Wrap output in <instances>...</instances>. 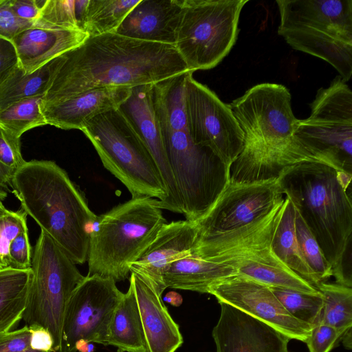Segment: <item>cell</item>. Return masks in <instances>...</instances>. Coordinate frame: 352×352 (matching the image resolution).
Returning <instances> with one entry per match:
<instances>
[{
	"mask_svg": "<svg viewBox=\"0 0 352 352\" xmlns=\"http://www.w3.org/2000/svg\"><path fill=\"white\" fill-rule=\"evenodd\" d=\"M190 72L175 45L116 33L88 36L61 55V62L41 105L63 101L98 88L154 84Z\"/></svg>",
	"mask_w": 352,
	"mask_h": 352,
	"instance_id": "obj_1",
	"label": "cell"
},
{
	"mask_svg": "<svg viewBox=\"0 0 352 352\" xmlns=\"http://www.w3.org/2000/svg\"><path fill=\"white\" fill-rule=\"evenodd\" d=\"M11 188L21 208L75 264L87 261L98 216L63 168L50 160L25 162L14 172Z\"/></svg>",
	"mask_w": 352,
	"mask_h": 352,
	"instance_id": "obj_2",
	"label": "cell"
},
{
	"mask_svg": "<svg viewBox=\"0 0 352 352\" xmlns=\"http://www.w3.org/2000/svg\"><path fill=\"white\" fill-rule=\"evenodd\" d=\"M320 162H304L283 170L277 180L332 268L336 283L352 287V204L336 177Z\"/></svg>",
	"mask_w": 352,
	"mask_h": 352,
	"instance_id": "obj_3",
	"label": "cell"
},
{
	"mask_svg": "<svg viewBox=\"0 0 352 352\" xmlns=\"http://www.w3.org/2000/svg\"><path fill=\"white\" fill-rule=\"evenodd\" d=\"M283 85H256L228 104L244 135L241 157L265 169L305 160L310 152L294 136L297 119Z\"/></svg>",
	"mask_w": 352,
	"mask_h": 352,
	"instance_id": "obj_4",
	"label": "cell"
},
{
	"mask_svg": "<svg viewBox=\"0 0 352 352\" xmlns=\"http://www.w3.org/2000/svg\"><path fill=\"white\" fill-rule=\"evenodd\" d=\"M286 205L284 197L267 213L239 228L198 234L192 252L233 267L237 275L268 287L318 294L314 285L290 270L274 253L273 239Z\"/></svg>",
	"mask_w": 352,
	"mask_h": 352,
	"instance_id": "obj_5",
	"label": "cell"
},
{
	"mask_svg": "<svg viewBox=\"0 0 352 352\" xmlns=\"http://www.w3.org/2000/svg\"><path fill=\"white\" fill-rule=\"evenodd\" d=\"M166 223L157 199L131 197L98 216L88 250L87 276L116 283L128 278L139 258Z\"/></svg>",
	"mask_w": 352,
	"mask_h": 352,
	"instance_id": "obj_6",
	"label": "cell"
},
{
	"mask_svg": "<svg viewBox=\"0 0 352 352\" xmlns=\"http://www.w3.org/2000/svg\"><path fill=\"white\" fill-rule=\"evenodd\" d=\"M278 34L293 49L352 76V0H276Z\"/></svg>",
	"mask_w": 352,
	"mask_h": 352,
	"instance_id": "obj_7",
	"label": "cell"
},
{
	"mask_svg": "<svg viewBox=\"0 0 352 352\" xmlns=\"http://www.w3.org/2000/svg\"><path fill=\"white\" fill-rule=\"evenodd\" d=\"M104 167L119 179L132 197L166 201V191L148 150L118 109L90 120L81 130Z\"/></svg>",
	"mask_w": 352,
	"mask_h": 352,
	"instance_id": "obj_8",
	"label": "cell"
},
{
	"mask_svg": "<svg viewBox=\"0 0 352 352\" xmlns=\"http://www.w3.org/2000/svg\"><path fill=\"white\" fill-rule=\"evenodd\" d=\"M67 255L41 231L32 257V277L22 320L46 329L59 352L67 302L83 276Z\"/></svg>",
	"mask_w": 352,
	"mask_h": 352,
	"instance_id": "obj_9",
	"label": "cell"
},
{
	"mask_svg": "<svg viewBox=\"0 0 352 352\" xmlns=\"http://www.w3.org/2000/svg\"><path fill=\"white\" fill-rule=\"evenodd\" d=\"M248 0H183L175 47L189 71L214 68L229 54Z\"/></svg>",
	"mask_w": 352,
	"mask_h": 352,
	"instance_id": "obj_10",
	"label": "cell"
},
{
	"mask_svg": "<svg viewBox=\"0 0 352 352\" xmlns=\"http://www.w3.org/2000/svg\"><path fill=\"white\" fill-rule=\"evenodd\" d=\"M294 136L321 162L352 173V91L340 76L319 89Z\"/></svg>",
	"mask_w": 352,
	"mask_h": 352,
	"instance_id": "obj_11",
	"label": "cell"
},
{
	"mask_svg": "<svg viewBox=\"0 0 352 352\" xmlns=\"http://www.w3.org/2000/svg\"><path fill=\"white\" fill-rule=\"evenodd\" d=\"M189 72L186 81V111L192 142L212 151L226 166L243 147L244 135L230 106Z\"/></svg>",
	"mask_w": 352,
	"mask_h": 352,
	"instance_id": "obj_12",
	"label": "cell"
},
{
	"mask_svg": "<svg viewBox=\"0 0 352 352\" xmlns=\"http://www.w3.org/2000/svg\"><path fill=\"white\" fill-rule=\"evenodd\" d=\"M123 294L112 279L85 276L67 302L59 352H76L80 339L107 346L110 322Z\"/></svg>",
	"mask_w": 352,
	"mask_h": 352,
	"instance_id": "obj_13",
	"label": "cell"
},
{
	"mask_svg": "<svg viewBox=\"0 0 352 352\" xmlns=\"http://www.w3.org/2000/svg\"><path fill=\"white\" fill-rule=\"evenodd\" d=\"M277 179L252 183L230 181L207 212L196 221L198 234L231 230L270 211L280 201Z\"/></svg>",
	"mask_w": 352,
	"mask_h": 352,
	"instance_id": "obj_14",
	"label": "cell"
},
{
	"mask_svg": "<svg viewBox=\"0 0 352 352\" xmlns=\"http://www.w3.org/2000/svg\"><path fill=\"white\" fill-rule=\"evenodd\" d=\"M208 294L219 302L266 323L290 340L305 342L313 328L290 315L268 286L248 278L229 277L211 286Z\"/></svg>",
	"mask_w": 352,
	"mask_h": 352,
	"instance_id": "obj_15",
	"label": "cell"
},
{
	"mask_svg": "<svg viewBox=\"0 0 352 352\" xmlns=\"http://www.w3.org/2000/svg\"><path fill=\"white\" fill-rule=\"evenodd\" d=\"M153 84L135 86L118 109L144 144L157 166L167 197L160 206L164 210L182 214V205L171 171L159 122L151 98Z\"/></svg>",
	"mask_w": 352,
	"mask_h": 352,
	"instance_id": "obj_16",
	"label": "cell"
},
{
	"mask_svg": "<svg viewBox=\"0 0 352 352\" xmlns=\"http://www.w3.org/2000/svg\"><path fill=\"white\" fill-rule=\"evenodd\" d=\"M212 331L216 352H289V338L266 323L223 302Z\"/></svg>",
	"mask_w": 352,
	"mask_h": 352,
	"instance_id": "obj_17",
	"label": "cell"
},
{
	"mask_svg": "<svg viewBox=\"0 0 352 352\" xmlns=\"http://www.w3.org/2000/svg\"><path fill=\"white\" fill-rule=\"evenodd\" d=\"M198 232L195 221L187 219L166 223L150 245L130 267L162 295L164 275L170 265L192 253Z\"/></svg>",
	"mask_w": 352,
	"mask_h": 352,
	"instance_id": "obj_18",
	"label": "cell"
},
{
	"mask_svg": "<svg viewBox=\"0 0 352 352\" xmlns=\"http://www.w3.org/2000/svg\"><path fill=\"white\" fill-rule=\"evenodd\" d=\"M129 283L136 298L142 325L145 352H175L184 340L162 295L146 280L131 273Z\"/></svg>",
	"mask_w": 352,
	"mask_h": 352,
	"instance_id": "obj_19",
	"label": "cell"
},
{
	"mask_svg": "<svg viewBox=\"0 0 352 352\" xmlns=\"http://www.w3.org/2000/svg\"><path fill=\"white\" fill-rule=\"evenodd\" d=\"M132 87L90 89L63 101L41 105L47 124L69 130H82L94 117L118 109L129 96Z\"/></svg>",
	"mask_w": 352,
	"mask_h": 352,
	"instance_id": "obj_20",
	"label": "cell"
},
{
	"mask_svg": "<svg viewBox=\"0 0 352 352\" xmlns=\"http://www.w3.org/2000/svg\"><path fill=\"white\" fill-rule=\"evenodd\" d=\"M183 0H141L114 33L144 41L175 45Z\"/></svg>",
	"mask_w": 352,
	"mask_h": 352,
	"instance_id": "obj_21",
	"label": "cell"
},
{
	"mask_svg": "<svg viewBox=\"0 0 352 352\" xmlns=\"http://www.w3.org/2000/svg\"><path fill=\"white\" fill-rule=\"evenodd\" d=\"M87 37L82 31L32 26L19 33L12 42L19 67L25 72L31 73L77 47Z\"/></svg>",
	"mask_w": 352,
	"mask_h": 352,
	"instance_id": "obj_22",
	"label": "cell"
},
{
	"mask_svg": "<svg viewBox=\"0 0 352 352\" xmlns=\"http://www.w3.org/2000/svg\"><path fill=\"white\" fill-rule=\"evenodd\" d=\"M237 275L228 265L204 259L192 252L172 263L164 275L166 288L208 294L213 285Z\"/></svg>",
	"mask_w": 352,
	"mask_h": 352,
	"instance_id": "obj_23",
	"label": "cell"
},
{
	"mask_svg": "<svg viewBox=\"0 0 352 352\" xmlns=\"http://www.w3.org/2000/svg\"><path fill=\"white\" fill-rule=\"evenodd\" d=\"M119 352H145L144 336L132 285L124 293L113 314L107 336V346Z\"/></svg>",
	"mask_w": 352,
	"mask_h": 352,
	"instance_id": "obj_24",
	"label": "cell"
},
{
	"mask_svg": "<svg viewBox=\"0 0 352 352\" xmlns=\"http://www.w3.org/2000/svg\"><path fill=\"white\" fill-rule=\"evenodd\" d=\"M188 72L152 85L153 106L161 130L188 131L186 81Z\"/></svg>",
	"mask_w": 352,
	"mask_h": 352,
	"instance_id": "obj_25",
	"label": "cell"
},
{
	"mask_svg": "<svg viewBox=\"0 0 352 352\" xmlns=\"http://www.w3.org/2000/svg\"><path fill=\"white\" fill-rule=\"evenodd\" d=\"M61 62V55L31 73L18 65L0 86V110L22 99L45 96Z\"/></svg>",
	"mask_w": 352,
	"mask_h": 352,
	"instance_id": "obj_26",
	"label": "cell"
},
{
	"mask_svg": "<svg viewBox=\"0 0 352 352\" xmlns=\"http://www.w3.org/2000/svg\"><path fill=\"white\" fill-rule=\"evenodd\" d=\"M32 269L0 270V333L12 330L25 311Z\"/></svg>",
	"mask_w": 352,
	"mask_h": 352,
	"instance_id": "obj_27",
	"label": "cell"
},
{
	"mask_svg": "<svg viewBox=\"0 0 352 352\" xmlns=\"http://www.w3.org/2000/svg\"><path fill=\"white\" fill-rule=\"evenodd\" d=\"M295 219L296 209L286 197L285 208L273 239V250L290 270L316 287L320 283L301 251L296 234Z\"/></svg>",
	"mask_w": 352,
	"mask_h": 352,
	"instance_id": "obj_28",
	"label": "cell"
},
{
	"mask_svg": "<svg viewBox=\"0 0 352 352\" xmlns=\"http://www.w3.org/2000/svg\"><path fill=\"white\" fill-rule=\"evenodd\" d=\"M140 1L89 0L83 19V31L88 36L114 33Z\"/></svg>",
	"mask_w": 352,
	"mask_h": 352,
	"instance_id": "obj_29",
	"label": "cell"
},
{
	"mask_svg": "<svg viewBox=\"0 0 352 352\" xmlns=\"http://www.w3.org/2000/svg\"><path fill=\"white\" fill-rule=\"evenodd\" d=\"M316 288L323 297V308L319 324L333 327L340 332L342 337L351 331L352 287L336 283L322 282Z\"/></svg>",
	"mask_w": 352,
	"mask_h": 352,
	"instance_id": "obj_30",
	"label": "cell"
},
{
	"mask_svg": "<svg viewBox=\"0 0 352 352\" xmlns=\"http://www.w3.org/2000/svg\"><path fill=\"white\" fill-rule=\"evenodd\" d=\"M88 1L45 0L34 26L84 32L83 19Z\"/></svg>",
	"mask_w": 352,
	"mask_h": 352,
	"instance_id": "obj_31",
	"label": "cell"
},
{
	"mask_svg": "<svg viewBox=\"0 0 352 352\" xmlns=\"http://www.w3.org/2000/svg\"><path fill=\"white\" fill-rule=\"evenodd\" d=\"M43 96L22 99L0 110V126L20 138L27 131L47 124L41 110Z\"/></svg>",
	"mask_w": 352,
	"mask_h": 352,
	"instance_id": "obj_32",
	"label": "cell"
},
{
	"mask_svg": "<svg viewBox=\"0 0 352 352\" xmlns=\"http://www.w3.org/2000/svg\"><path fill=\"white\" fill-rule=\"evenodd\" d=\"M269 287L294 318L311 327L319 324L323 308L321 293L311 294L285 288Z\"/></svg>",
	"mask_w": 352,
	"mask_h": 352,
	"instance_id": "obj_33",
	"label": "cell"
},
{
	"mask_svg": "<svg viewBox=\"0 0 352 352\" xmlns=\"http://www.w3.org/2000/svg\"><path fill=\"white\" fill-rule=\"evenodd\" d=\"M295 230L299 245L309 267L320 283L327 282L333 276L332 268L324 258L314 236L296 210Z\"/></svg>",
	"mask_w": 352,
	"mask_h": 352,
	"instance_id": "obj_34",
	"label": "cell"
},
{
	"mask_svg": "<svg viewBox=\"0 0 352 352\" xmlns=\"http://www.w3.org/2000/svg\"><path fill=\"white\" fill-rule=\"evenodd\" d=\"M28 214L21 208L10 210L0 200V270L10 267L9 245L21 232L28 231Z\"/></svg>",
	"mask_w": 352,
	"mask_h": 352,
	"instance_id": "obj_35",
	"label": "cell"
},
{
	"mask_svg": "<svg viewBox=\"0 0 352 352\" xmlns=\"http://www.w3.org/2000/svg\"><path fill=\"white\" fill-rule=\"evenodd\" d=\"M341 338L340 332L333 327L318 324L311 329L305 343L309 352H330Z\"/></svg>",
	"mask_w": 352,
	"mask_h": 352,
	"instance_id": "obj_36",
	"label": "cell"
},
{
	"mask_svg": "<svg viewBox=\"0 0 352 352\" xmlns=\"http://www.w3.org/2000/svg\"><path fill=\"white\" fill-rule=\"evenodd\" d=\"M25 162L21 151L20 138L0 126V162L16 171Z\"/></svg>",
	"mask_w": 352,
	"mask_h": 352,
	"instance_id": "obj_37",
	"label": "cell"
},
{
	"mask_svg": "<svg viewBox=\"0 0 352 352\" xmlns=\"http://www.w3.org/2000/svg\"><path fill=\"white\" fill-rule=\"evenodd\" d=\"M34 26L33 23L22 20L12 11L10 0H0V37L12 41L23 30Z\"/></svg>",
	"mask_w": 352,
	"mask_h": 352,
	"instance_id": "obj_38",
	"label": "cell"
},
{
	"mask_svg": "<svg viewBox=\"0 0 352 352\" xmlns=\"http://www.w3.org/2000/svg\"><path fill=\"white\" fill-rule=\"evenodd\" d=\"M10 267L26 270L32 266V248L28 230L21 232L10 243L8 250Z\"/></svg>",
	"mask_w": 352,
	"mask_h": 352,
	"instance_id": "obj_39",
	"label": "cell"
},
{
	"mask_svg": "<svg viewBox=\"0 0 352 352\" xmlns=\"http://www.w3.org/2000/svg\"><path fill=\"white\" fill-rule=\"evenodd\" d=\"M31 331L28 325L0 333V352H20L30 347Z\"/></svg>",
	"mask_w": 352,
	"mask_h": 352,
	"instance_id": "obj_40",
	"label": "cell"
},
{
	"mask_svg": "<svg viewBox=\"0 0 352 352\" xmlns=\"http://www.w3.org/2000/svg\"><path fill=\"white\" fill-rule=\"evenodd\" d=\"M18 65V56L12 42L0 37V86Z\"/></svg>",
	"mask_w": 352,
	"mask_h": 352,
	"instance_id": "obj_41",
	"label": "cell"
},
{
	"mask_svg": "<svg viewBox=\"0 0 352 352\" xmlns=\"http://www.w3.org/2000/svg\"><path fill=\"white\" fill-rule=\"evenodd\" d=\"M10 2L17 17L34 24L40 16L45 0H10Z\"/></svg>",
	"mask_w": 352,
	"mask_h": 352,
	"instance_id": "obj_42",
	"label": "cell"
},
{
	"mask_svg": "<svg viewBox=\"0 0 352 352\" xmlns=\"http://www.w3.org/2000/svg\"><path fill=\"white\" fill-rule=\"evenodd\" d=\"M31 331L30 347L36 350L53 352V339L44 328L38 326L29 327Z\"/></svg>",
	"mask_w": 352,
	"mask_h": 352,
	"instance_id": "obj_43",
	"label": "cell"
},
{
	"mask_svg": "<svg viewBox=\"0 0 352 352\" xmlns=\"http://www.w3.org/2000/svg\"><path fill=\"white\" fill-rule=\"evenodd\" d=\"M14 170L0 162V198L3 201L7 197L10 188H12V180Z\"/></svg>",
	"mask_w": 352,
	"mask_h": 352,
	"instance_id": "obj_44",
	"label": "cell"
},
{
	"mask_svg": "<svg viewBox=\"0 0 352 352\" xmlns=\"http://www.w3.org/2000/svg\"><path fill=\"white\" fill-rule=\"evenodd\" d=\"M336 177L343 190L348 192L352 178L351 173L344 170H337Z\"/></svg>",
	"mask_w": 352,
	"mask_h": 352,
	"instance_id": "obj_45",
	"label": "cell"
},
{
	"mask_svg": "<svg viewBox=\"0 0 352 352\" xmlns=\"http://www.w3.org/2000/svg\"><path fill=\"white\" fill-rule=\"evenodd\" d=\"M164 301L167 302L168 303L170 304L171 305L179 307L182 303V296L176 292H168L164 298Z\"/></svg>",
	"mask_w": 352,
	"mask_h": 352,
	"instance_id": "obj_46",
	"label": "cell"
},
{
	"mask_svg": "<svg viewBox=\"0 0 352 352\" xmlns=\"http://www.w3.org/2000/svg\"><path fill=\"white\" fill-rule=\"evenodd\" d=\"M75 349L76 351L79 352H94V346L92 342L80 339L76 342Z\"/></svg>",
	"mask_w": 352,
	"mask_h": 352,
	"instance_id": "obj_47",
	"label": "cell"
},
{
	"mask_svg": "<svg viewBox=\"0 0 352 352\" xmlns=\"http://www.w3.org/2000/svg\"><path fill=\"white\" fill-rule=\"evenodd\" d=\"M20 352H52L51 351H41L32 349L31 347Z\"/></svg>",
	"mask_w": 352,
	"mask_h": 352,
	"instance_id": "obj_48",
	"label": "cell"
},
{
	"mask_svg": "<svg viewBox=\"0 0 352 352\" xmlns=\"http://www.w3.org/2000/svg\"><path fill=\"white\" fill-rule=\"evenodd\" d=\"M0 200H1V198H0Z\"/></svg>",
	"mask_w": 352,
	"mask_h": 352,
	"instance_id": "obj_49",
	"label": "cell"
}]
</instances>
